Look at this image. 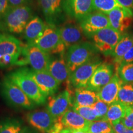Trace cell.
I'll return each mask as SVG.
<instances>
[{
	"label": "cell",
	"instance_id": "1",
	"mask_svg": "<svg viewBox=\"0 0 133 133\" xmlns=\"http://www.w3.org/2000/svg\"><path fill=\"white\" fill-rule=\"evenodd\" d=\"M7 76L21 88L35 104L42 105L46 102V96L30 75L28 68H20L8 74Z\"/></svg>",
	"mask_w": 133,
	"mask_h": 133
},
{
	"label": "cell",
	"instance_id": "2",
	"mask_svg": "<svg viewBox=\"0 0 133 133\" xmlns=\"http://www.w3.org/2000/svg\"><path fill=\"white\" fill-rule=\"evenodd\" d=\"M33 17L32 10L29 6L9 8L1 20V30L14 34L24 32L28 23Z\"/></svg>",
	"mask_w": 133,
	"mask_h": 133
},
{
	"label": "cell",
	"instance_id": "3",
	"mask_svg": "<svg viewBox=\"0 0 133 133\" xmlns=\"http://www.w3.org/2000/svg\"><path fill=\"white\" fill-rule=\"evenodd\" d=\"M51 55L44 52L33 43L22 44L21 55L17 65L30 64L35 71H48L51 62Z\"/></svg>",
	"mask_w": 133,
	"mask_h": 133
},
{
	"label": "cell",
	"instance_id": "4",
	"mask_svg": "<svg viewBox=\"0 0 133 133\" xmlns=\"http://www.w3.org/2000/svg\"><path fill=\"white\" fill-rule=\"evenodd\" d=\"M22 44L9 34H0V69L9 68L17 64L21 55Z\"/></svg>",
	"mask_w": 133,
	"mask_h": 133
},
{
	"label": "cell",
	"instance_id": "5",
	"mask_svg": "<svg viewBox=\"0 0 133 133\" xmlns=\"http://www.w3.org/2000/svg\"><path fill=\"white\" fill-rule=\"evenodd\" d=\"M97 52L94 44L89 42H82L68 48L65 59L70 74L96 56Z\"/></svg>",
	"mask_w": 133,
	"mask_h": 133
},
{
	"label": "cell",
	"instance_id": "6",
	"mask_svg": "<svg viewBox=\"0 0 133 133\" xmlns=\"http://www.w3.org/2000/svg\"><path fill=\"white\" fill-rule=\"evenodd\" d=\"M0 90L6 102L14 107L26 109H31L34 107V103L7 76L0 83Z\"/></svg>",
	"mask_w": 133,
	"mask_h": 133
},
{
	"label": "cell",
	"instance_id": "7",
	"mask_svg": "<svg viewBox=\"0 0 133 133\" xmlns=\"http://www.w3.org/2000/svg\"><path fill=\"white\" fill-rule=\"evenodd\" d=\"M33 44L49 55L63 54L66 48L61 39L57 26L48 24L42 35Z\"/></svg>",
	"mask_w": 133,
	"mask_h": 133
},
{
	"label": "cell",
	"instance_id": "8",
	"mask_svg": "<svg viewBox=\"0 0 133 133\" xmlns=\"http://www.w3.org/2000/svg\"><path fill=\"white\" fill-rule=\"evenodd\" d=\"M123 34L112 27L97 31L91 36L94 44L99 52L105 56L111 55L116 44L122 38Z\"/></svg>",
	"mask_w": 133,
	"mask_h": 133
},
{
	"label": "cell",
	"instance_id": "9",
	"mask_svg": "<svg viewBox=\"0 0 133 133\" xmlns=\"http://www.w3.org/2000/svg\"><path fill=\"white\" fill-rule=\"evenodd\" d=\"M102 64V60L95 56L71 73L68 81L75 89L86 88L94 71Z\"/></svg>",
	"mask_w": 133,
	"mask_h": 133
},
{
	"label": "cell",
	"instance_id": "10",
	"mask_svg": "<svg viewBox=\"0 0 133 133\" xmlns=\"http://www.w3.org/2000/svg\"><path fill=\"white\" fill-rule=\"evenodd\" d=\"M65 0H38L47 24L57 26L65 20Z\"/></svg>",
	"mask_w": 133,
	"mask_h": 133
},
{
	"label": "cell",
	"instance_id": "11",
	"mask_svg": "<svg viewBox=\"0 0 133 133\" xmlns=\"http://www.w3.org/2000/svg\"><path fill=\"white\" fill-rule=\"evenodd\" d=\"M71 91L65 89L57 96H50L48 99L47 111L55 119H60L73 107Z\"/></svg>",
	"mask_w": 133,
	"mask_h": 133
},
{
	"label": "cell",
	"instance_id": "12",
	"mask_svg": "<svg viewBox=\"0 0 133 133\" xmlns=\"http://www.w3.org/2000/svg\"><path fill=\"white\" fill-rule=\"evenodd\" d=\"M79 25L85 36L89 38L101 30L110 27L107 14L99 11L91 12L79 21Z\"/></svg>",
	"mask_w": 133,
	"mask_h": 133
},
{
	"label": "cell",
	"instance_id": "13",
	"mask_svg": "<svg viewBox=\"0 0 133 133\" xmlns=\"http://www.w3.org/2000/svg\"><path fill=\"white\" fill-rule=\"evenodd\" d=\"M110 27L121 34L127 30L133 22V12L123 7L116 8L107 14Z\"/></svg>",
	"mask_w": 133,
	"mask_h": 133
},
{
	"label": "cell",
	"instance_id": "14",
	"mask_svg": "<svg viewBox=\"0 0 133 133\" xmlns=\"http://www.w3.org/2000/svg\"><path fill=\"white\" fill-rule=\"evenodd\" d=\"M29 72L41 92L46 97L52 96L57 92L61 83L58 82L48 71H39L29 69Z\"/></svg>",
	"mask_w": 133,
	"mask_h": 133
},
{
	"label": "cell",
	"instance_id": "15",
	"mask_svg": "<svg viewBox=\"0 0 133 133\" xmlns=\"http://www.w3.org/2000/svg\"><path fill=\"white\" fill-rule=\"evenodd\" d=\"M114 75L113 65L102 63L94 71L86 88L98 92L111 80Z\"/></svg>",
	"mask_w": 133,
	"mask_h": 133
},
{
	"label": "cell",
	"instance_id": "16",
	"mask_svg": "<svg viewBox=\"0 0 133 133\" xmlns=\"http://www.w3.org/2000/svg\"><path fill=\"white\" fill-rule=\"evenodd\" d=\"M59 29L60 36L66 48L83 42L84 40V33L80 25L71 24H65Z\"/></svg>",
	"mask_w": 133,
	"mask_h": 133
},
{
	"label": "cell",
	"instance_id": "17",
	"mask_svg": "<svg viewBox=\"0 0 133 133\" xmlns=\"http://www.w3.org/2000/svg\"><path fill=\"white\" fill-rule=\"evenodd\" d=\"M93 0H65L66 14L81 21L93 11Z\"/></svg>",
	"mask_w": 133,
	"mask_h": 133
},
{
	"label": "cell",
	"instance_id": "18",
	"mask_svg": "<svg viewBox=\"0 0 133 133\" xmlns=\"http://www.w3.org/2000/svg\"><path fill=\"white\" fill-rule=\"evenodd\" d=\"M26 118L33 127L41 132H49L58 119H55L47 110H38L27 115Z\"/></svg>",
	"mask_w": 133,
	"mask_h": 133
},
{
	"label": "cell",
	"instance_id": "19",
	"mask_svg": "<svg viewBox=\"0 0 133 133\" xmlns=\"http://www.w3.org/2000/svg\"><path fill=\"white\" fill-rule=\"evenodd\" d=\"M123 84V82L115 74L111 80L97 92L98 99L110 105L118 102V95Z\"/></svg>",
	"mask_w": 133,
	"mask_h": 133
},
{
	"label": "cell",
	"instance_id": "20",
	"mask_svg": "<svg viewBox=\"0 0 133 133\" xmlns=\"http://www.w3.org/2000/svg\"><path fill=\"white\" fill-rule=\"evenodd\" d=\"M64 129L71 130L87 131L90 121L86 120L79 114L75 112L72 107L59 119Z\"/></svg>",
	"mask_w": 133,
	"mask_h": 133
},
{
	"label": "cell",
	"instance_id": "21",
	"mask_svg": "<svg viewBox=\"0 0 133 133\" xmlns=\"http://www.w3.org/2000/svg\"><path fill=\"white\" fill-rule=\"evenodd\" d=\"M48 71L60 83L69 81L71 74L64 53L60 55L59 57L51 59Z\"/></svg>",
	"mask_w": 133,
	"mask_h": 133
},
{
	"label": "cell",
	"instance_id": "22",
	"mask_svg": "<svg viewBox=\"0 0 133 133\" xmlns=\"http://www.w3.org/2000/svg\"><path fill=\"white\" fill-rule=\"evenodd\" d=\"M46 25L38 16H35L26 25L24 31V39L27 43H33L42 35Z\"/></svg>",
	"mask_w": 133,
	"mask_h": 133
},
{
	"label": "cell",
	"instance_id": "23",
	"mask_svg": "<svg viewBox=\"0 0 133 133\" xmlns=\"http://www.w3.org/2000/svg\"><path fill=\"white\" fill-rule=\"evenodd\" d=\"M98 100L97 92L86 88H76L75 91L73 106L91 107Z\"/></svg>",
	"mask_w": 133,
	"mask_h": 133
},
{
	"label": "cell",
	"instance_id": "24",
	"mask_svg": "<svg viewBox=\"0 0 133 133\" xmlns=\"http://www.w3.org/2000/svg\"><path fill=\"white\" fill-rule=\"evenodd\" d=\"M133 46L132 35L130 34L123 35L122 38L116 44L112 53V56L114 58V64L117 63L123 56L126 54L129 49Z\"/></svg>",
	"mask_w": 133,
	"mask_h": 133
},
{
	"label": "cell",
	"instance_id": "25",
	"mask_svg": "<svg viewBox=\"0 0 133 133\" xmlns=\"http://www.w3.org/2000/svg\"><path fill=\"white\" fill-rule=\"evenodd\" d=\"M127 107L119 102H116L109 106L107 114L104 119L114 124L116 123L121 121L126 115Z\"/></svg>",
	"mask_w": 133,
	"mask_h": 133
},
{
	"label": "cell",
	"instance_id": "26",
	"mask_svg": "<svg viewBox=\"0 0 133 133\" xmlns=\"http://www.w3.org/2000/svg\"><path fill=\"white\" fill-rule=\"evenodd\" d=\"M118 102L126 107H133V83H123L119 89Z\"/></svg>",
	"mask_w": 133,
	"mask_h": 133
},
{
	"label": "cell",
	"instance_id": "27",
	"mask_svg": "<svg viewBox=\"0 0 133 133\" xmlns=\"http://www.w3.org/2000/svg\"><path fill=\"white\" fill-rule=\"evenodd\" d=\"M86 132L88 133H115L112 124L105 119L91 122Z\"/></svg>",
	"mask_w": 133,
	"mask_h": 133
},
{
	"label": "cell",
	"instance_id": "28",
	"mask_svg": "<svg viewBox=\"0 0 133 133\" xmlns=\"http://www.w3.org/2000/svg\"><path fill=\"white\" fill-rule=\"evenodd\" d=\"M93 10L108 14L116 8L121 7L116 0H93Z\"/></svg>",
	"mask_w": 133,
	"mask_h": 133
},
{
	"label": "cell",
	"instance_id": "29",
	"mask_svg": "<svg viewBox=\"0 0 133 133\" xmlns=\"http://www.w3.org/2000/svg\"><path fill=\"white\" fill-rule=\"evenodd\" d=\"M23 128L16 119H7L0 122V133H21Z\"/></svg>",
	"mask_w": 133,
	"mask_h": 133
},
{
	"label": "cell",
	"instance_id": "30",
	"mask_svg": "<svg viewBox=\"0 0 133 133\" xmlns=\"http://www.w3.org/2000/svg\"><path fill=\"white\" fill-rule=\"evenodd\" d=\"M116 72L123 83H133V62L121 65Z\"/></svg>",
	"mask_w": 133,
	"mask_h": 133
},
{
	"label": "cell",
	"instance_id": "31",
	"mask_svg": "<svg viewBox=\"0 0 133 133\" xmlns=\"http://www.w3.org/2000/svg\"><path fill=\"white\" fill-rule=\"evenodd\" d=\"M72 109L75 112L83 116L86 120L92 122V121L99 120L95 110L91 107H81V106H73Z\"/></svg>",
	"mask_w": 133,
	"mask_h": 133
},
{
	"label": "cell",
	"instance_id": "32",
	"mask_svg": "<svg viewBox=\"0 0 133 133\" xmlns=\"http://www.w3.org/2000/svg\"><path fill=\"white\" fill-rule=\"evenodd\" d=\"M109 106L110 105L99 99L95 104L93 105L92 107L95 110L99 119H104L105 116L107 114Z\"/></svg>",
	"mask_w": 133,
	"mask_h": 133
},
{
	"label": "cell",
	"instance_id": "33",
	"mask_svg": "<svg viewBox=\"0 0 133 133\" xmlns=\"http://www.w3.org/2000/svg\"><path fill=\"white\" fill-rule=\"evenodd\" d=\"M121 121L126 127L133 128V107H127L125 116Z\"/></svg>",
	"mask_w": 133,
	"mask_h": 133
},
{
	"label": "cell",
	"instance_id": "34",
	"mask_svg": "<svg viewBox=\"0 0 133 133\" xmlns=\"http://www.w3.org/2000/svg\"><path fill=\"white\" fill-rule=\"evenodd\" d=\"M133 62V46L129 49V51L123 56V57L119 60L117 63L115 64V70L119 68V66L121 65L129 64V63Z\"/></svg>",
	"mask_w": 133,
	"mask_h": 133
},
{
	"label": "cell",
	"instance_id": "35",
	"mask_svg": "<svg viewBox=\"0 0 133 133\" xmlns=\"http://www.w3.org/2000/svg\"><path fill=\"white\" fill-rule=\"evenodd\" d=\"M115 133H133V128L126 127L121 121H118L113 124Z\"/></svg>",
	"mask_w": 133,
	"mask_h": 133
},
{
	"label": "cell",
	"instance_id": "36",
	"mask_svg": "<svg viewBox=\"0 0 133 133\" xmlns=\"http://www.w3.org/2000/svg\"><path fill=\"white\" fill-rule=\"evenodd\" d=\"M9 8L8 0H0V20L3 19Z\"/></svg>",
	"mask_w": 133,
	"mask_h": 133
},
{
	"label": "cell",
	"instance_id": "37",
	"mask_svg": "<svg viewBox=\"0 0 133 133\" xmlns=\"http://www.w3.org/2000/svg\"><path fill=\"white\" fill-rule=\"evenodd\" d=\"M64 129V126H63L62 124L61 123L59 119H58L56 121V123H54V126H52V128L50 129L48 133H60Z\"/></svg>",
	"mask_w": 133,
	"mask_h": 133
},
{
	"label": "cell",
	"instance_id": "38",
	"mask_svg": "<svg viewBox=\"0 0 133 133\" xmlns=\"http://www.w3.org/2000/svg\"><path fill=\"white\" fill-rule=\"evenodd\" d=\"M121 7L129 9L133 12V0H116Z\"/></svg>",
	"mask_w": 133,
	"mask_h": 133
},
{
	"label": "cell",
	"instance_id": "39",
	"mask_svg": "<svg viewBox=\"0 0 133 133\" xmlns=\"http://www.w3.org/2000/svg\"><path fill=\"white\" fill-rule=\"evenodd\" d=\"M9 7L11 8H17L24 6L26 0H8Z\"/></svg>",
	"mask_w": 133,
	"mask_h": 133
},
{
	"label": "cell",
	"instance_id": "40",
	"mask_svg": "<svg viewBox=\"0 0 133 133\" xmlns=\"http://www.w3.org/2000/svg\"><path fill=\"white\" fill-rule=\"evenodd\" d=\"M60 133H88L86 131L79 130H71V129H64Z\"/></svg>",
	"mask_w": 133,
	"mask_h": 133
},
{
	"label": "cell",
	"instance_id": "41",
	"mask_svg": "<svg viewBox=\"0 0 133 133\" xmlns=\"http://www.w3.org/2000/svg\"><path fill=\"white\" fill-rule=\"evenodd\" d=\"M21 133H31V132L29 130V129L26 128H23L22 131H21Z\"/></svg>",
	"mask_w": 133,
	"mask_h": 133
},
{
	"label": "cell",
	"instance_id": "42",
	"mask_svg": "<svg viewBox=\"0 0 133 133\" xmlns=\"http://www.w3.org/2000/svg\"><path fill=\"white\" fill-rule=\"evenodd\" d=\"M0 30H1V20H0Z\"/></svg>",
	"mask_w": 133,
	"mask_h": 133
},
{
	"label": "cell",
	"instance_id": "43",
	"mask_svg": "<svg viewBox=\"0 0 133 133\" xmlns=\"http://www.w3.org/2000/svg\"><path fill=\"white\" fill-rule=\"evenodd\" d=\"M132 39H133V35H132Z\"/></svg>",
	"mask_w": 133,
	"mask_h": 133
}]
</instances>
